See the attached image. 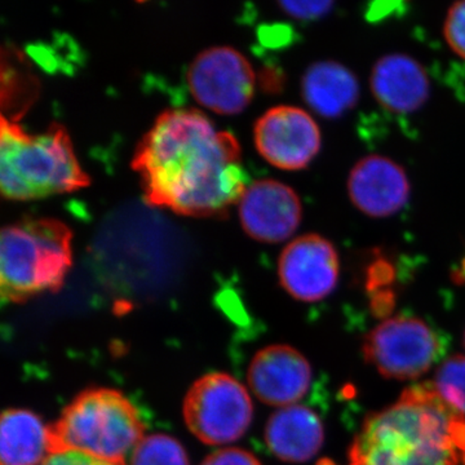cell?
<instances>
[{
	"label": "cell",
	"mask_w": 465,
	"mask_h": 465,
	"mask_svg": "<svg viewBox=\"0 0 465 465\" xmlns=\"http://www.w3.org/2000/svg\"><path fill=\"white\" fill-rule=\"evenodd\" d=\"M247 381L265 405L287 407L304 399L312 382L307 358L290 345L262 348L251 361Z\"/></svg>",
	"instance_id": "obj_12"
},
{
	"label": "cell",
	"mask_w": 465,
	"mask_h": 465,
	"mask_svg": "<svg viewBox=\"0 0 465 465\" xmlns=\"http://www.w3.org/2000/svg\"><path fill=\"white\" fill-rule=\"evenodd\" d=\"M371 91L376 101L394 114H410L427 103L430 78L418 61L407 54H387L372 67Z\"/></svg>",
	"instance_id": "obj_14"
},
{
	"label": "cell",
	"mask_w": 465,
	"mask_h": 465,
	"mask_svg": "<svg viewBox=\"0 0 465 465\" xmlns=\"http://www.w3.org/2000/svg\"><path fill=\"white\" fill-rule=\"evenodd\" d=\"M238 203L242 226L256 241L265 243L286 241L302 223L299 195L286 183L275 180L251 183Z\"/></svg>",
	"instance_id": "obj_11"
},
{
	"label": "cell",
	"mask_w": 465,
	"mask_h": 465,
	"mask_svg": "<svg viewBox=\"0 0 465 465\" xmlns=\"http://www.w3.org/2000/svg\"><path fill=\"white\" fill-rule=\"evenodd\" d=\"M265 442L281 460L292 464L305 463L322 449V421L307 406L281 407L266 423Z\"/></svg>",
	"instance_id": "obj_15"
},
{
	"label": "cell",
	"mask_w": 465,
	"mask_h": 465,
	"mask_svg": "<svg viewBox=\"0 0 465 465\" xmlns=\"http://www.w3.org/2000/svg\"><path fill=\"white\" fill-rule=\"evenodd\" d=\"M201 465H262V463L246 450L223 448L208 455Z\"/></svg>",
	"instance_id": "obj_22"
},
{
	"label": "cell",
	"mask_w": 465,
	"mask_h": 465,
	"mask_svg": "<svg viewBox=\"0 0 465 465\" xmlns=\"http://www.w3.org/2000/svg\"><path fill=\"white\" fill-rule=\"evenodd\" d=\"M433 390L451 409L465 418V357L452 356L437 370Z\"/></svg>",
	"instance_id": "obj_19"
},
{
	"label": "cell",
	"mask_w": 465,
	"mask_h": 465,
	"mask_svg": "<svg viewBox=\"0 0 465 465\" xmlns=\"http://www.w3.org/2000/svg\"><path fill=\"white\" fill-rule=\"evenodd\" d=\"M52 434L54 450H74L119 465L127 463L145 437L136 407L110 388L82 391L64 410Z\"/></svg>",
	"instance_id": "obj_5"
},
{
	"label": "cell",
	"mask_w": 465,
	"mask_h": 465,
	"mask_svg": "<svg viewBox=\"0 0 465 465\" xmlns=\"http://www.w3.org/2000/svg\"><path fill=\"white\" fill-rule=\"evenodd\" d=\"M193 97L217 114L243 112L255 91V73L247 58L231 47H213L195 57L188 70Z\"/></svg>",
	"instance_id": "obj_8"
},
{
	"label": "cell",
	"mask_w": 465,
	"mask_h": 465,
	"mask_svg": "<svg viewBox=\"0 0 465 465\" xmlns=\"http://www.w3.org/2000/svg\"><path fill=\"white\" fill-rule=\"evenodd\" d=\"M440 353L439 338L424 321L397 316L379 323L363 342L366 362L384 378L412 381L430 371Z\"/></svg>",
	"instance_id": "obj_7"
},
{
	"label": "cell",
	"mask_w": 465,
	"mask_h": 465,
	"mask_svg": "<svg viewBox=\"0 0 465 465\" xmlns=\"http://www.w3.org/2000/svg\"><path fill=\"white\" fill-rule=\"evenodd\" d=\"M278 274L283 289L293 299L321 302L338 286L341 275L338 251L322 235H302L281 253Z\"/></svg>",
	"instance_id": "obj_10"
},
{
	"label": "cell",
	"mask_w": 465,
	"mask_h": 465,
	"mask_svg": "<svg viewBox=\"0 0 465 465\" xmlns=\"http://www.w3.org/2000/svg\"><path fill=\"white\" fill-rule=\"evenodd\" d=\"M348 193L351 203L366 216L390 217L409 201V177L391 158L369 155L351 171Z\"/></svg>",
	"instance_id": "obj_13"
},
{
	"label": "cell",
	"mask_w": 465,
	"mask_h": 465,
	"mask_svg": "<svg viewBox=\"0 0 465 465\" xmlns=\"http://www.w3.org/2000/svg\"><path fill=\"white\" fill-rule=\"evenodd\" d=\"M54 451L52 427L35 412L9 409L0 420V465H43Z\"/></svg>",
	"instance_id": "obj_16"
},
{
	"label": "cell",
	"mask_w": 465,
	"mask_h": 465,
	"mask_svg": "<svg viewBox=\"0 0 465 465\" xmlns=\"http://www.w3.org/2000/svg\"><path fill=\"white\" fill-rule=\"evenodd\" d=\"M0 191L12 201L39 200L90 185L65 127L30 134L7 116L0 124Z\"/></svg>",
	"instance_id": "obj_3"
},
{
	"label": "cell",
	"mask_w": 465,
	"mask_h": 465,
	"mask_svg": "<svg viewBox=\"0 0 465 465\" xmlns=\"http://www.w3.org/2000/svg\"><path fill=\"white\" fill-rule=\"evenodd\" d=\"M443 32L450 48L465 60V2L455 3L449 9Z\"/></svg>",
	"instance_id": "obj_20"
},
{
	"label": "cell",
	"mask_w": 465,
	"mask_h": 465,
	"mask_svg": "<svg viewBox=\"0 0 465 465\" xmlns=\"http://www.w3.org/2000/svg\"><path fill=\"white\" fill-rule=\"evenodd\" d=\"M280 8L284 14L296 20H318L332 11V2H281Z\"/></svg>",
	"instance_id": "obj_21"
},
{
	"label": "cell",
	"mask_w": 465,
	"mask_h": 465,
	"mask_svg": "<svg viewBox=\"0 0 465 465\" xmlns=\"http://www.w3.org/2000/svg\"><path fill=\"white\" fill-rule=\"evenodd\" d=\"M125 465H191V461L180 440L154 433L140 440Z\"/></svg>",
	"instance_id": "obj_18"
},
{
	"label": "cell",
	"mask_w": 465,
	"mask_h": 465,
	"mask_svg": "<svg viewBox=\"0 0 465 465\" xmlns=\"http://www.w3.org/2000/svg\"><path fill=\"white\" fill-rule=\"evenodd\" d=\"M256 149L272 166L286 171L302 170L317 157L322 145L313 116L296 106H275L256 122Z\"/></svg>",
	"instance_id": "obj_9"
},
{
	"label": "cell",
	"mask_w": 465,
	"mask_h": 465,
	"mask_svg": "<svg viewBox=\"0 0 465 465\" xmlns=\"http://www.w3.org/2000/svg\"><path fill=\"white\" fill-rule=\"evenodd\" d=\"M72 238L60 220L24 219L5 226L0 237L3 302H25L60 290L72 266Z\"/></svg>",
	"instance_id": "obj_4"
},
{
	"label": "cell",
	"mask_w": 465,
	"mask_h": 465,
	"mask_svg": "<svg viewBox=\"0 0 465 465\" xmlns=\"http://www.w3.org/2000/svg\"><path fill=\"white\" fill-rule=\"evenodd\" d=\"M464 345H465V335H464Z\"/></svg>",
	"instance_id": "obj_24"
},
{
	"label": "cell",
	"mask_w": 465,
	"mask_h": 465,
	"mask_svg": "<svg viewBox=\"0 0 465 465\" xmlns=\"http://www.w3.org/2000/svg\"><path fill=\"white\" fill-rule=\"evenodd\" d=\"M348 465H465V418L432 385H414L366 419Z\"/></svg>",
	"instance_id": "obj_2"
},
{
	"label": "cell",
	"mask_w": 465,
	"mask_h": 465,
	"mask_svg": "<svg viewBox=\"0 0 465 465\" xmlns=\"http://www.w3.org/2000/svg\"><path fill=\"white\" fill-rule=\"evenodd\" d=\"M302 94L314 113L333 119L357 105L360 84L347 66L335 61H320L309 66L302 76Z\"/></svg>",
	"instance_id": "obj_17"
},
{
	"label": "cell",
	"mask_w": 465,
	"mask_h": 465,
	"mask_svg": "<svg viewBox=\"0 0 465 465\" xmlns=\"http://www.w3.org/2000/svg\"><path fill=\"white\" fill-rule=\"evenodd\" d=\"M252 418L249 391L237 379L223 372L198 379L183 402L186 427L206 445L237 442L249 430Z\"/></svg>",
	"instance_id": "obj_6"
},
{
	"label": "cell",
	"mask_w": 465,
	"mask_h": 465,
	"mask_svg": "<svg viewBox=\"0 0 465 465\" xmlns=\"http://www.w3.org/2000/svg\"><path fill=\"white\" fill-rule=\"evenodd\" d=\"M150 206L192 217L225 216L246 191L241 146L195 109L167 110L134 150Z\"/></svg>",
	"instance_id": "obj_1"
},
{
	"label": "cell",
	"mask_w": 465,
	"mask_h": 465,
	"mask_svg": "<svg viewBox=\"0 0 465 465\" xmlns=\"http://www.w3.org/2000/svg\"><path fill=\"white\" fill-rule=\"evenodd\" d=\"M43 465H119L88 457L74 450H54Z\"/></svg>",
	"instance_id": "obj_23"
}]
</instances>
